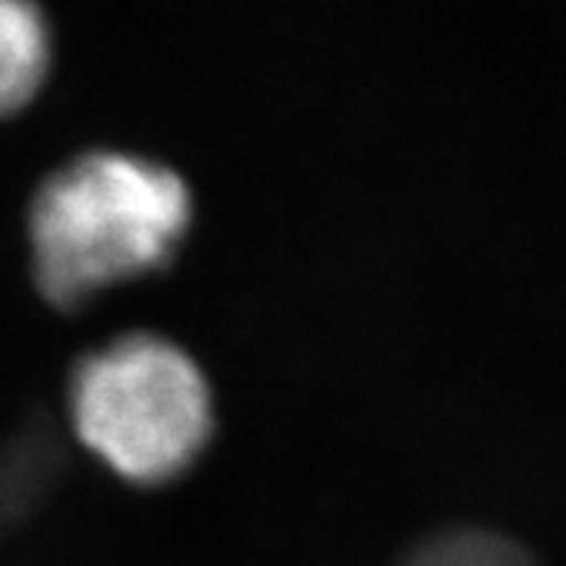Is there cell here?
I'll return each mask as SVG.
<instances>
[{"label":"cell","instance_id":"1","mask_svg":"<svg viewBox=\"0 0 566 566\" xmlns=\"http://www.w3.org/2000/svg\"><path fill=\"white\" fill-rule=\"evenodd\" d=\"M192 189L170 164L92 148L51 170L32 196L25 237L39 293L57 308L151 277L192 230Z\"/></svg>","mask_w":566,"mask_h":566},{"label":"cell","instance_id":"2","mask_svg":"<svg viewBox=\"0 0 566 566\" xmlns=\"http://www.w3.org/2000/svg\"><path fill=\"white\" fill-rule=\"evenodd\" d=\"M66 403L82 447L129 485L180 479L214 434V394L202 365L148 331L82 356Z\"/></svg>","mask_w":566,"mask_h":566},{"label":"cell","instance_id":"3","mask_svg":"<svg viewBox=\"0 0 566 566\" xmlns=\"http://www.w3.org/2000/svg\"><path fill=\"white\" fill-rule=\"evenodd\" d=\"M54 70V29L39 0H0V120L44 92Z\"/></svg>","mask_w":566,"mask_h":566},{"label":"cell","instance_id":"4","mask_svg":"<svg viewBox=\"0 0 566 566\" xmlns=\"http://www.w3.org/2000/svg\"><path fill=\"white\" fill-rule=\"evenodd\" d=\"M403 566H535V560L526 547L506 535L485 528H460L416 547Z\"/></svg>","mask_w":566,"mask_h":566}]
</instances>
